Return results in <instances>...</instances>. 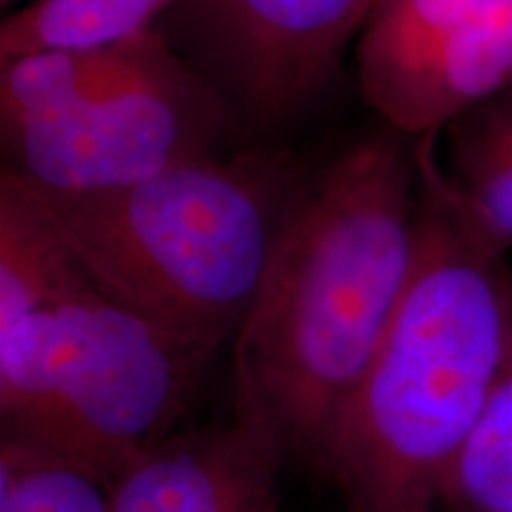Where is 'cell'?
Masks as SVG:
<instances>
[{
    "label": "cell",
    "instance_id": "cell-10",
    "mask_svg": "<svg viewBox=\"0 0 512 512\" xmlns=\"http://www.w3.org/2000/svg\"><path fill=\"white\" fill-rule=\"evenodd\" d=\"M446 176L491 235L512 247V88L444 128Z\"/></svg>",
    "mask_w": 512,
    "mask_h": 512
},
{
    "label": "cell",
    "instance_id": "cell-6",
    "mask_svg": "<svg viewBox=\"0 0 512 512\" xmlns=\"http://www.w3.org/2000/svg\"><path fill=\"white\" fill-rule=\"evenodd\" d=\"M356 62L392 131L441 133L512 88V0H377Z\"/></svg>",
    "mask_w": 512,
    "mask_h": 512
},
{
    "label": "cell",
    "instance_id": "cell-8",
    "mask_svg": "<svg viewBox=\"0 0 512 512\" xmlns=\"http://www.w3.org/2000/svg\"><path fill=\"white\" fill-rule=\"evenodd\" d=\"M283 441L245 382L230 418L174 432L110 486L112 512H283Z\"/></svg>",
    "mask_w": 512,
    "mask_h": 512
},
{
    "label": "cell",
    "instance_id": "cell-12",
    "mask_svg": "<svg viewBox=\"0 0 512 512\" xmlns=\"http://www.w3.org/2000/svg\"><path fill=\"white\" fill-rule=\"evenodd\" d=\"M434 512H512V344L482 418L446 472Z\"/></svg>",
    "mask_w": 512,
    "mask_h": 512
},
{
    "label": "cell",
    "instance_id": "cell-1",
    "mask_svg": "<svg viewBox=\"0 0 512 512\" xmlns=\"http://www.w3.org/2000/svg\"><path fill=\"white\" fill-rule=\"evenodd\" d=\"M415 145V256L361 380L339 408L318 475L347 512H434L446 472L482 418L512 344L505 247Z\"/></svg>",
    "mask_w": 512,
    "mask_h": 512
},
{
    "label": "cell",
    "instance_id": "cell-13",
    "mask_svg": "<svg viewBox=\"0 0 512 512\" xmlns=\"http://www.w3.org/2000/svg\"><path fill=\"white\" fill-rule=\"evenodd\" d=\"M0 512H112V491L50 448L3 432Z\"/></svg>",
    "mask_w": 512,
    "mask_h": 512
},
{
    "label": "cell",
    "instance_id": "cell-14",
    "mask_svg": "<svg viewBox=\"0 0 512 512\" xmlns=\"http://www.w3.org/2000/svg\"><path fill=\"white\" fill-rule=\"evenodd\" d=\"M8 3H12V0H3V5H8Z\"/></svg>",
    "mask_w": 512,
    "mask_h": 512
},
{
    "label": "cell",
    "instance_id": "cell-11",
    "mask_svg": "<svg viewBox=\"0 0 512 512\" xmlns=\"http://www.w3.org/2000/svg\"><path fill=\"white\" fill-rule=\"evenodd\" d=\"M176 0H31L0 24V62L119 43L157 29Z\"/></svg>",
    "mask_w": 512,
    "mask_h": 512
},
{
    "label": "cell",
    "instance_id": "cell-3",
    "mask_svg": "<svg viewBox=\"0 0 512 512\" xmlns=\"http://www.w3.org/2000/svg\"><path fill=\"white\" fill-rule=\"evenodd\" d=\"M19 181L105 297L207 351L245 328L290 204L278 169L252 157L91 192Z\"/></svg>",
    "mask_w": 512,
    "mask_h": 512
},
{
    "label": "cell",
    "instance_id": "cell-5",
    "mask_svg": "<svg viewBox=\"0 0 512 512\" xmlns=\"http://www.w3.org/2000/svg\"><path fill=\"white\" fill-rule=\"evenodd\" d=\"M230 128L228 100L174 50L119 91L0 131L12 174L36 188L91 192L221 157L216 145Z\"/></svg>",
    "mask_w": 512,
    "mask_h": 512
},
{
    "label": "cell",
    "instance_id": "cell-4",
    "mask_svg": "<svg viewBox=\"0 0 512 512\" xmlns=\"http://www.w3.org/2000/svg\"><path fill=\"white\" fill-rule=\"evenodd\" d=\"M211 354L86 280L0 325L3 432L112 486L174 434Z\"/></svg>",
    "mask_w": 512,
    "mask_h": 512
},
{
    "label": "cell",
    "instance_id": "cell-2",
    "mask_svg": "<svg viewBox=\"0 0 512 512\" xmlns=\"http://www.w3.org/2000/svg\"><path fill=\"white\" fill-rule=\"evenodd\" d=\"M418 155L403 133L351 145L287 204L235 380L261 401L287 463L318 475L339 408L392 320L415 256Z\"/></svg>",
    "mask_w": 512,
    "mask_h": 512
},
{
    "label": "cell",
    "instance_id": "cell-9",
    "mask_svg": "<svg viewBox=\"0 0 512 512\" xmlns=\"http://www.w3.org/2000/svg\"><path fill=\"white\" fill-rule=\"evenodd\" d=\"M174 53L157 29L91 48L38 50L0 62V126L50 117L143 79Z\"/></svg>",
    "mask_w": 512,
    "mask_h": 512
},
{
    "label": "cell",
    "instance_id": "cell-7",
    "mask_svg": "<svg viewBox=\"0 0 512 512\" xmlns=\"http://www.w3.org/2000/svg\"><path fill=\"white\" fill-rule=\"evenodd\" d=\"M377 0H176L171 34L233 110L278 124L335 81Z\"/></svg>",
    "mask_w": 512,
    "mask_h": 512
}]
</instances>
